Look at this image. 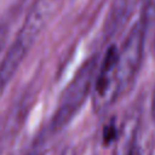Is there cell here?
<instances>
[{
    "label": "cell",
    "mask_w": 155,
    "mask_h": 155,
    "mask_svg": "<svg viewBox=\"0 0 155 155\" xmlns=\"http://www.w3.org/2000/svg\"><path fill=\"white\" fill-rule=\"evenodd\" d=\"M97 69L93 86V107L97 111H102L120 97L117 82V47L110 46L107 50Z\"/></svg>",
    "instance_id": "obj_3"
},
{
    "label": "cell",
    "mask_w": 155,
    "mask_h": 155,
    "mask_svg": "<svg viewBox=\"0 0 155 155\" xmlns=\"http://www.w3.org/2000/svg\"><path fill=\"white\" fill-rule=\"evenodd\" d=\"M96 70V61L90 59L80 68L74 79L67 86L65 91L62 94L58 109L52 119V127L54 130L62 128L80 109L91 90Z\"/></svg>",
    "instance_id": "obj_2"
},
{
    "label": "cell",
    "mask_w": 155,
    "mask_h": 155,
    "mask_svg": "<svg viewBox=\"0 0 155 155\" xmlns=\"http://www.w3.org/2000/svg\"><path fill=\"white\" fill-rule=\"evenodd\" d=\"M153 51H154V56H155V39H154V45H153Z\"/></svg>",
    "instance_id": "obj_9"
},
{
    "label": "cell",
    "mask_w": 155,
    "mask_h": 155,
    "mask_svg": "<svg viewBox=\"0 0 155 155\" xmlns=\"http://www.w3.org/2000/svg\"><path fill=\"white\" fill-rule=\"evenodd\" d=\"M126 155H144L143 151H142V149H140V147H139V144L136 142V139L133 140V143H132V145L128 149V151H127Z\"/></svg>",
    "instance_id": "obj_7"
},
{
    "label": "cell",
    "mask_w": 155,
    "mask_h": 155,
    "mask_svg": "<svg viewBox=\"0 0 155 155\" xmlns=\"http://www.w3.org/2000/svg\"><path fill=\"white\" fill-rule=\"evenodd\" d=\"M147 27L155 21V0H142V11L139 18Z\"/></svg>",
    "instance_id": "obj_5"
},
{
    "label": "cell",
    "mask_w": 155,
    "mask_h": 155,
    "mask_svg": "<svg viewBox=\"0 0 155 155\" xmlns=\"http://www.w3.org/2000/svg\"><path fill=\"white\" fill-rule=\"evenodd\" d=\"M39 24L40 22L35 17L30 18V22L27 23L25 28L18 35L16 42L12 45V47L7 52L4 62L0 65V88L1 90L12 78L16 69L18 68L22 59L24 58L36 33L39 31Z\"/></svg>",
    "instance_id": "obj_4"
},
{
    "label": "cell",
    "mask_w": 155,
    "mask_h": 155,
    "mask_svg": "<svg viewBox=\"0 0 155 155\" xmlns=\"http://www.w3.org/2000/svg\"><path fill=\"white\" fill-rule=\"evenodd\" d=\"M116 125L110 121L108 125H105L104 127V132H103V142L104 144H110L113 140L116 139L117 137V131H116Z\"/></svg>",
    "instance_id": "obj_6"
},
{
    "label": "cell",
    "mask_w": 155,
    "mask_h": 155,
    "mask_svg": "<svg viewBox=\"0 0 155 155\" xmlns=\"http://www.w3.org/2000/svg\"><path fill=\"white\" fill-rule=\"evenodd\" d=\"M151 116L155 120V88H154V93H153V98H151Z\"/></svg>",
    "instance_id": "obj_8"
},
{
    "label": "cell",
    "mask_w": 155,
    "mask_h": 155,
    "mask_svg": "<svg viewBox=\"0 0 155 155\" xmlns=\"http://www.w3.org/2000/svg\"><path fill=\"white\" fill-rule=\"evenodd\" d=\"M147 25L139 19L128 31L122 46L117 48V82L119 94L127 92L138 74L147 33Z\"/></svg>",
    "instance_id": "obj_1"
}]
</instances>
